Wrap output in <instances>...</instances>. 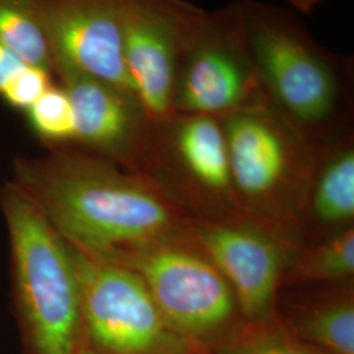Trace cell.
<instances>
[{
  "instance_id": "obj_22",
  "label": "cell",
  "mask_w": 354,
  "mask_h": 354,
  "mask_svg": "<svg viewBox=\"0 0 354 354\" xmlns=\"http://www.w3.org/2000/svg\"><path fill=\"white\" fill-rule=\"evenodd\" d=\"M74 354H104L100 353V352H97V351H95V349H92L89 345H87L86 342L76 351Z\"/></svg>"
},
{
  "instance_id": "obj_5",
  "label": "cell",
  "mask_w": 354,
  "mask_h": 354,
  "mask_svg": "<svg viewBox=\"0 0 354 354\" xmlns=\"http://www.w3.org/2000/svg\"><path fill=\"white\" fill-rule=\"evenodd\" d=\"M111 260L134 270L168 326L187 342L221 332L232 319L231 286L209 261L171 247H138Z\"/></svg>"
},
{
  "instance_id": "obj_15",
  "label": "cell",
  "mask_w": 354,
  "mask_h": 354,
  "mask_svg": "<svg viewBox=\"0 0 354 354\" xmlns=\"http://www.w3.org/2000/svg\"><path fill=\"white\" fill-rule=\"evenodd\" d=\"M301 333L332 354H354V307L349 302L326 306L301 324Z\"/></svg>"
},
{
  "instance_id": "obj_1",
  "label": "cell",
  "mask_w": 354,
  "mask_h": 354,
  "mask_svg": "<svg viewBox=\"0 0 354 354\" xmlns=\"http://www.w3.org/2000/svg\"><path fill=\"white\" fill-rule=\"evenodd\" d=\"M13 176L70 247L95 257L147 245L172 225L169 210L146 187L88 155L17 158Z\"/></svg>"
},
{
  "instance_id": "obj_8",
  "label": "cell",
  "mask_w": 354,
  "mask_h": 354,
  "mask_svg": "<svg viewBox=\"0 0 354 354\" xmlns=\"http://www.w3.org/2000/svg\"><path fill=\"white\" fill-rule=\"evenodd\" d=\"M39 1L53 68L64 64L136 97L125 64L120 0Z\"/></svg>"
},
{
  "instance_id": "obj_10",
  "label": "cell",
  "mask_w": 354,
  "mask_h": 354,
  "mask_svg": "<svg viewBox=\"0 0 354 354\" xmlns=\"http://www.w3.org/2000/svg\"><path fill=\"white\" fill-rule=\"evenodd\" d=\"M203 244L213 266L232 285L241 310L253 319L263 317L279 285V247L253 230L227 226L205 231Z\"/></svg>"
},
{
  "instance_id": "obj_11",
  "label": "cell",
  "mask_w": 354,
  "mask_h": 354,
  "mask_svg": "<svg viewBox=\"0 0 354 354\" xmlns=\"http://www.w3.org/2000/svg\"><path fill=\"white\" fill-rule=\"evenodd\" d=\"M231 180L247 194H263L283 177L290 159L286 138L266 114L241 106L225 122Z\"/></svg>"
},
{
  "instance_id": "obj_20",
  "label": "cell",
  "mask_w": 354,
  "mask_h": 354,
  "mask_svg": "<svg viewBox=\"0 0 354 354\" xmlns=\"http://www.w3.org/2000/svg\"><path fill=\"white\" fill-rule=\"evenodd\" d=\"M26 64L15 53L0 45V93Z\"/></svg>"
},
{
  "instance_id": "obj_16",
  "label": "cell",
  "mask_w": 354,
  "mask_h": 354,
  "mask_svg": "<svg viewBox=\"0 0 354 354\" xmlns=\"http://www.w3.org/2000/svg\"><path fill=\"white\" fill-rule=\"evenodd\" d=\"M26 114L30 127L45 142L59 145L75 138L73 108L62 86L51 84Z\"/></svg>"
},
{
  "instance_id": "obj_13",
  "label": "cell",
  "mask_w": 354,
  "mask_h": 354,
  "mask_svg": "<svg viewBox=\"0 0 354 354\" xmlns=\"http://www.w3.org/2000/svg\"><path fill=\"white\" fill-rule=\"evenodd\" d=\"M0 45L28 66L53 74V53L39 0H0Z\"/></svg>"
},
{
  "instance_id": "obj_6",
  "label": "cell",
  "mask_w": 354,
  "mask_h": 354,
  "mask_svg": "<svg viewBox=\"0 0 354 354\" xmlns=\"http://www.w3.org/2000/svg\"><path fill=\"white\" fill-rule=\"evenodd\" d=\"M261 92L235 7L203 12L180 59L175 111L231 113Z\"/></svg>"
},
{
  "instance_id": "obj_14",
  "label": "cell",
  "mask_w": 354,
  "mask_h": 354,
  "mask_svg": "<svg viewBox=\"0 0 354 354\" xmlns=\"http://www.w3.org/2000/svg\"><path fill=\"white\" fill-rule=\"evenodd\" d=\"M317 216L327 223L348 221L354 215V151L346 147L324 167L314 197Z\"/></svg>"
},
{
  "instance_id": "obj_7",
  "label": "cell",
  "mask_w": 354,
  "mask_h": 354,
  "mask_svg": "<svg viewBox=\"0 0 354 354\" xmlns=\"http://www.w3.org/2000/svg\"><path fill=\"white\" fill-rule=\"evenodd\" d=\"M127 74L142 111L162 121L175 111L177 71L203 11L183 0H120Z\"/></svg>"
},
{
  "instance_id": "obj_21",
  "label": "cell",
  "mask_w": 354,
  "mask_h": 354,
  "mask_svg": "<svg viewBox=\"0 0 354 354\" xmlns=\"http://www.w3.org/2000/svg\"><path fill=\"white\" fill-rule=\"evenodd\" d=\"M290 1L297 8H299L301 11L308 12V11H311V8H313L317 3H319L320 0H290Z\"/></svg>"
},
{
  "instance_id": "obj_3",
  "label": "cell",
  "mask_w": 354,
  "mask_h": 354,
  "mask_svg": "<svg viewBox=\"0 0 354 354\" xmlns=\"http://www.w3.org/2000/svg\"><path fill=\"white\" fill-rule=\"evenodd\" d=\"M234 7L263 92L302 125L328 121L352 75L349 61L323 49L279 8L250 0Z\"/></svg>"
},
{
  "instance_id": "obj_12",
  "label": "cell",
  "mask_w": 354,
  "mask_h": 354,
  "mask_svg": "<svg viewBox=\"0 0 354 354\" xmlns=\"http://www.w3.org/2000/svg\"><path fill=\"white\" fill-rule=\"evenodd\" d=\"M181 160L205 185L223 189L231 183L223 127L213 115L189 114L178 124L175 137Z\"/></svg>"
},
{
  "instance_id": "obj_19",
  "label": "cell",
  "mask_w": 354,
  "mask_h": 354,
  "mask_svg": "<svg viewBox=\"0 0 354 354\" xmlns=\"http://www.w3.org/2000/svg\"><path fill=\"white\" fill-rule=\"evenodd\" d=\"M222 354H324L315 348L282 336H261L247 342L231 344Z\"/></svg>"
},
{
  "instance_id": "obj_2",
  "label": "cell",
  "mask_w": 354,
  "mask_h": 354,
  "mask_svg": "<svg viewBox=\"0 0 354 354\" xmlns=\"http://www.w3.org/2000/svg\"><path fill=\"white\" fill-rule=\"evenodd\" d=\"M0 205L28 353H75L86 340L71 247L12 181L1 189Z\"/></svg>"
},
{
  "instance_id": "obj_9",
  "label": "cell",
  "mask_w": 354,
  "mask_h": 354,
  "mask_svg": "<svg viewBox=\"0 0 354 354\" xmlns=\"http://www.w3.org/2000/svg\"><path fill=\"white\" fill-rule=\"evenodd\" d=\"M53 74L59 77L71 102L74 140L108 156L118 158L130 152L140 131L138 100L64 64H55Z\"/></svg>"
},
{
  "instance_id": "obj_17",
  "label": "cell",
  "mask_w": 354,
  "mask_h": 354,
  "mask_svg": "<svg viewBox=\"0 0 354 354\" xmlns=\"http://www.w3.org/2000/svg\"><path fill=\"white\" fill-rule=\"evenodd\" d=\"M313 273L323 279H342L354 272V231L346 230L327 241L311 261Z\"/></svg>"
},
{
  "instance_id": "obj_4",
  "label": "cell",
  "mask_w": 354,
  "mask_h": 354,
  "mask_svg": "<svg viewBox=\"0 0 354 354\" xmlns=\"http://www.w3.org/2000/svg\"><path fill=\"white\" fill-rule=\"evenodd\" d=\"M84 340L104 354H188L190 342L168 326L140 276L71 247Z\"/></svg>"
},
{
  "instance_id": "obj_18",
  "label": "cell",
  "mask_w": 354,
  "mask_h": 354,
  "mask_svg": "<svg viewBox=\"0 0 354 354\" xmlns=\"http://www.w3.org/2000/svg\"><path fill=\"white\" fill-rule=\"evenodd\" d=\"M51 84V73L26 64L3 88L0 97L15 109L26 112Z\"/></svg>"
}]
</instances>
